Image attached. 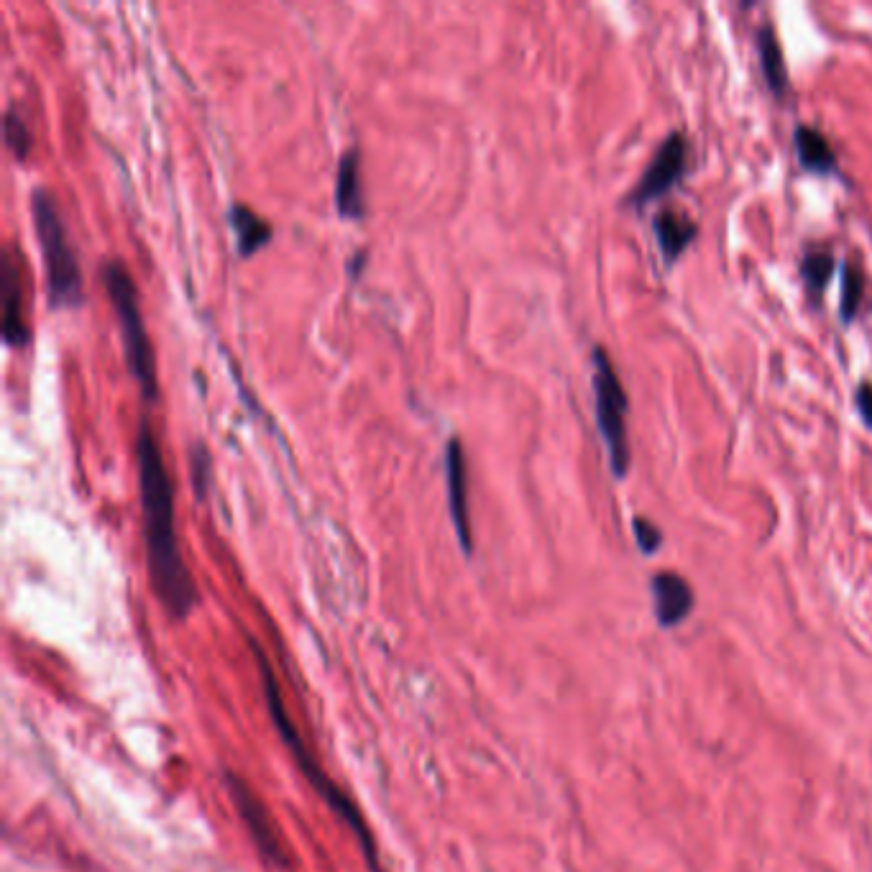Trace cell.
Listing matches in <instances>:
<instances>
[{
    "instance_id": "cell-1",
    "label": "cell",
    "mask_w": 872,
    "mask_h": 872,
    "mask_svg": "<svg viewBox=\"0 0 872 872\" xmlns=\"http://www.w3.org/2000/svg\"><path fill=\"white\" fill-rule=\"evenodd\" d=\"M136 461H139L146 566H149L151 586L159 604L174 619H185L190 617L200 596H197L195 578L182 558L180 540L174 530L172 479L164 466L159 440L154 438L146 420H141L139 435H136Z\"/></svg>"
},
{
    "instance_id": "cell-2",
    "label": "cell",
    "mask_w": 872,
    "mask_h": 872,
    "mask_svg": "<svg viewBox=\"0 0 872 872\" xmlns=\"http://www.w3.org/2000/svg\"><path fill=\"white\" fill-rule=\"evenodd\" d=\"M251 650H254L256 660H259V673H261V683H264L266 706H269V717H272L279 737H282L284 745L289 747V752H292V757H295V763L300 765V770L305 773L307 783H310V786L318 791V796L323 798L325 803H328V809L333 811V814L338 816L343 824H348V829L356 834L359 844L364 847V855H366V862H369L371 872H382V865H379V855H376V844H374V839H371V832L366 829L364 816H361V811L356 809V803H353L351 798H348L346 793H343L341 788L335 786L333 780H330L328 775L323 773V768L318 765V760H315V757H312V752L305 747L300 732L295 729V722H292V717H289L287 706H284L282 693H279V686H277V678H274V673H272V665H269V660H266V655H264V650H261L259 642L251 640Z\"/></svg>"
},
{
    "instance_id": "cell-3",
    "label": "cell",
    "mask_w": 872,
    "mask_h": 872,
    "mask_svg": "<svg viewBox=\"0 0 872 872\" xmlns=\"http://www.w3.org/2000/svg\"><path fill=\"white\" fill-rule=\"evenodd\" d=\"M31 213H34L36 236L44 254L49 302L64 310H77L85 302V282H82L80 261L59 215L57 200L47 190H34Z\"/></svg>"
},
{
    "instance_id": "cell-4",
    "label": "cell",
    "mask_w": 872,
    "mask_h": 872,
    "mask_svg": "<svg viewBox=\"0 0 872 872\" xmlns=\"http://www.w3.org/2000/svg\"><path fill=\"white\" fill-rule=\"evenodd\" d=\"M100 279H103L108 297L113 302L116 318L121 323V338L123 348H126V364L133 379L139 382L141 394L149 402H156L159 397V382H156V359L154 348H151L149 333H146L144 315L139 307V292L133 284L131 274H128L126 264L110 259L100 266Z\"/></svg>"
},
{
    "instance_id": "cell-5",
    "label": "cell",
    "mask_w": 872,
    "mask_h": 872,
    "mask_svg": "<svg viewBox=\"0 0 872 872\" xmlns=\"http://www.w3.org/2000/svg\"><path fill=\"white\" fill-rule=\"evenodd\" d=\"M591 364H594L596 428H599L601 440L607 445L609 468H612L614 479H624L632 463L630 438H627V407H630V399H627V392H624L617 369H614L604 346H596L591 351Z\"/></svg>"
},
{
    "instance_id": "cell-6",
    "label": "cell",
    "mask_w": 872,
    "mask_h": 872,
    "mask_svg": "<svg viewBox=\"0 0 872 872\" xmlns=\"http://www.w3.org/2000/svg\"><path fill=\"white\" fill-rule=\"evenodd\" d=\"M688 154H691V144L683 131H670L663 141H660L658 151L653 154L647 169L632 187V192L624 197V205L630 208H645V205L655 203L660 197L668 195L678 182L686 177L688 172Z\"/></svg>"
},
{
    "instance_id": "cell-7",
    "label": "cell",
    "mask_w": 872,
    "mask_h": 872,
    "mask_svg": "<svg viewBox=\"0 0 872 872\" xmlns=\"http://www.w3.org/2000/svg\"><path fill=\"white\" fill-rule=\"evenodd\" d=\"M226 780L238 814H241V819L246 821V829H249L256 847L261 849V855L272 862V865L287 867V855H284L282 839H279L277 826H274L272 819H269V811H266L264 803L254 796L249 783H243V780L236 778L233 773H226Z\"/></svg>"
},
{
    "instance_id": "cell-8",
    "label": "cell",
    "mask_w": 872,
    "mask_h": 872,
    "mask_svg": "<svg viewBox=\"0 0 872 872\" xmlns=\"http://www.w3.org/2000/svg\"><path fill=\"white\" fill-rule=\"evenodd\" d=\"M445 489H448V507H451V520L456 527L458 543H461L463 553L471 555L474 550V538H471V517H468V474H466V456H463V445L458 438H451L445 443Z\"/></svg>"
},
{
    "instance_id": "cell-9",
    "label": "cell",
    "mask_w": 872,
    "mask_h": 872,
    "mask_svg": "<svg viewBox=\"0 0 872 872\" xmlns=\"http://www.w3.org/2000/svg\"><path fill=\"white\" fill-rule=\"evenodd\" d=\"M3 341L13 348H24L29 343V323L24 312V292H21V264L13 259V251L3 254Z\"/></svg>"
},
{
    "instance_id": "cell-10",
    "label": "cell",
    "mask_w": 872,
    "mask_h": 872,
    "mask_svg": "<svg viewBox=\"0 0 872 872\" xmlns=\"http://www.w3.org/2000/svg\"><path fill=\"white\" fill-rule=\"evenodd\" d=\"M655 617L660 627H678L693 612V589L686 578L673 571L655 573L650 581Z\"/></svg>"
},
{
    "instance_id": "cell-11",
    "label": "cell",
    "mask_w": 872,
    "mask_h": 872,
    "mask_svg": "<svg viewBox=\"0 0 872 872\" xmlns=\"http://www.w3.org/2000/svg\"><path fill=\"white\" fill-rule=\"evenodd\" d=\"M653 236L658 241L660 256H663L665 266H673L686 249L699 236V226L691 215L681 213V210L663 208L655 213L653 218Z\"/></svg>"
},
{
    "instance_id": "cell-12",
    "label": "cell",
    "mask_w": 872,
    "mask_h": 872,
    "mask_svg": "<svg viewBox=\"0 0 872 872\" xmlns=\"http://www.w3.org/2000/svg\"><path fill=\"white\" fill-rule=\"evenodd\" d=\"M335 205L343 218L361 220L366 215L364 187H361V154L351 149L343 154L338 177H335Z\"/></svg>"
},
{
    "instance_id": "cell-13",
    "label": "cell",
    "mask_w": 872,
    "mask_h": 872,
    "mask_svg": "<svg viewBox=\"0 0 872 872\" xmlns=\"http://www.w3.org/2000/svg\"><path fill=\"white\" fill-rule=\"evenodd\" d=\"M793 146H796V156L801 167L811 174H819V177H829V174H837L839 162L837 154H834L832 144L826 139L824 133L814 126H796L793 131Z\"/></svg>"
},
{
    "instance_id": "cell-14",
    "label": "cell",
    "mask_w": 872,
    "mask_h": 872,
    "mask_svg": "<svg viewBox=\"0 0 872 872\" xmlns=\"http://www.w3.org/2000/svg\"><path fill=\"white\" fill-rule=\"evenodd\" d=\"M757 57H760V70H763L768 90L775 98H783L788 93V67L773 24H763L757 31Z\"/></svg>"
},
{
    "instance_id": "cell-15",
    "label": "cell",
    "mask_w": 872,
    "mask_h": 872,
    "mask_svg": "<svg viewBox=\"0 0 872 872\" xmlns=\"http://www.w3.org/2000/svg\"><path fill=\"white\" fill-rule=\"evenodd\" d=\"M228 220H231L233 233H236L241 256H254L256 251H261L266 243L272 241V226L261 215H256L249 205H233Z\"/></svg>"
},
{
    "instance_id": "cell-16",
    "label": "cell",
    "mask_w": 872,
    "mask_h": 872,
    "mask_svg": "<svg viewBox=\"0 0 872 872\" xmlns=\"http://www.w3.org/2000/svg\"><path fill=\"white\" fill-rule=\"evenodd\" d=\"M834 264H837V261H834V254L829 249H809L806 254H803L801 277L803 282H806L809 295L816 297V300L824 295L826 284H829V279H832L834 274Z\"/></svg>"
},
{
    "instance_id": "cell-17",
    "label": "cell",
    "mask_w": 872,
    "mask_h": 872,
    "mask_svg": "<svg viewBox=\"0 0 872 872\" xmlns=\"http://www.w3.org/2000/svg\"><path fill=\"white\" fill-rule=\"evenodd\" d=\"M865 297V272L857 264H844L842 289H839V320L849 325L857 318V310Z\"/></svg>"
},
{
    "instance_id": "cell-18",
    "label": "cell",
    "mask_w": 872,
    "mask_h": 872,
    "mask_svg": "<svg viewBox=\"0 0 872 872\" xmlns=\"http://www.w3.org/2000/svg\"><path fill=\"white\" fill-rule=\"evenodd\" d=\"M6 144L11 146V151L18 159H26L31 151V131L24 123V118H18L13 105L6 110Z\"/></svg>"
},
{
    "instance_id": "cell-19",
    "label": "cell",
    "mask_w": 872,
    "mask_h": 872,
    "mask_svg": "<svg viewBox=\"0 0 872 872\" xmlns=\"http://www.w3.org/2000/svg\"><path fill=\"white\" fill-rule=\"evenodd\" d=\"M190 468H192V484H195L197 499H205L210 489V476H213V471H210L208 448H203V445H195V448H192Z\"/></svg>"
},
{
    "instance_id": "cell-20",
    "label": "cell",
    "mask_w": 872,
    "mask_h": 872,
    "mask_svg": "<svg viewBox=\"0 0 872 872\" xmlns=\"http://www.w3.org/2000/svg\"><path fill=\"white\" fill-rule=\"evenodd\" d=\"M632 532H635L637 548L645 555H653L663 545V532H660V527L655 522L647 520V517H635L632 520Z\"/></svg>"
},
{
    "instance_id": "cell-21",
    "label": "cell",
    "mask_w": 872,
    "mask_h": 872,
    "mask_svg": "<svg viewBox=\"0 0 872 872\" xmlns=\"http://www.w3.org/2000/svg\"><path fill=\"white\" fill-rule=\"evenodd\" d=\"M855 410L865 428L872 433V382H860L855 389Z\"/></svg>"
},
{
    "instance_id": "cell-22",
    "label": "cell",
    "mask_w": 872,
    "mask_h": 872,
    "mask_svg": "<svg viewBox=\"0 0 872 872\" xmlns=\"http://www.w3.org/2000/svg\"><path fill=\"white\" fill-rule=\"evenodd\" d=\"M364 261H366V251H359V254H356V259L351 261V272H353V277H356V274H359L361 269H364Z\"/></svg>"
}]
</instances>
